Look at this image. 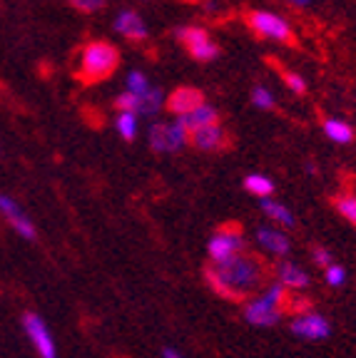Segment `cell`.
<instances>
[{
    "label": "cell",
    "mask_w": 356,
    "mask_h": 358,
    "mask_svg": "<svg viewBox=\"0 0 356 358\" xmlns=\"http://www.w3.org/2000/svg\"><path fill=\"white\" fill-rule=\"evenodd\" d=\"M287 299H289V289L284 284H274L264 291L262 296L252 299L245 306V321L252 326H274L282 313H287Z\"/></svg>",
    "instance_id": "obj_3"
},
{
    "label": "cell",
    "mask_w": 356,
    "mask_h": 358,
    "mask_svg": "<svg viewBox=\"0 0 356 358\" xmlns=\"http://www.w3.org/2000/svg\"><path fill=\"white\" fill-rule=\"evenodd\" d=\"M312 257H314V262H317L319 266H329V264L334 262V259H331V252H327L324 246H317V249L312 252Z\"/></svg>",
    "instance_id": "obj_28"
},
{
    "label": "cell",
    "mask_w": 356,
    "mask_h": 358,
    "mask_svg": "<svg viewBox=\"0 0 356 358\" xmlns=\"http://www.w3.org/2000/svg\"><path fill=\"white\" fill-rule=\"evenodd\" d=\"M147 142L157 155H174L189 145V129L179 117H174L172 122H152L147 129Z\"/></svg>",
    "instance_id": "obj_4"
},
{
    "label": "cell",
    "mask_w": 356,
    "mask_h": 358,
    "mask_svg": "<svg viewBox=\"0 0 356 358\" xmlns=\"http://www.w3.org/2000/svg\"><path fill=\"white\" fill-rule=\"evenodd\" d=\"M174 38L187 48V52L200 62H212L219 57V45L212 40V35L200 25H184L174 30Z\"/></svg>",
    "instance_id": "obj_6"
},
{
    "label": "cell",
    "mask_w": 356,
    "mask_h": 358,
    "mask_svg": "<svg viewBox=\"0 0 356 358\" xmlns=\"http://www.w3.org/2000/svg\"><path fill=\"white\" fill-rule=\"evenodd\" d=\"M150 87H152L150 78H147L142 70H130L128 78H125V90L132 92V95H142V92H147Z\"/></svg>",
    "instance_id": "obj_22"
},
{
    "label": "cell",
    "mask_w": 356,
    "mask_h": 358,
    "mask_svg": "<svg viewBox=\"0 0 356 358\" xmlns=\"http://www.w3.org/2000/svg\"><path fill=\"white\" fill-rule=\"evenodd\" d=\"M252 105H254L256 110H274L277 95H274L267 85H256V87L252 90Z\"/></svg>",
    "instance_id": "obj_23"
},
{
    "label": "cell",
    "mask_w": 356,
    "mask_h": 358,
    "mask_svg": "<svg viewBox=\"0 0 356 358\" xmlns=\"http://www.w3.org/2000/svg\"><path fill=\"white\" fill-rule=\"evenodd\" d=\"M137 115L130 110H117V117H115V129L117 134L123 137L125 142H132L135 137H137Z\"/></svg>",
    "instance_id": "obj_20"
},
{
    "label": "cell",
    "mask_w": 356,
    "mask_h": 358,
    "mask_svg": "<svg viewBox=\"0 0 356 358\" xmlns=\"http://www.w3.org/2000/svg\"><path fill=\"white\" fill-rule=\"evenodd\" d=\"M247 25L252 28V33L264 40H274V43H282V45H294V30H292L289 20L284 15H279V13L252 10L247 15Z\"/></svg>",
    "instance_id": "obj_5"
},
{
    "label": "cell",
    "mask_w": 356,
    "mask_h": 358,
    "mask_svg": "<svg viewBox=\"0 0 356 358\" xmlns=\"http://www.w3.org/2000/svg\"><path fill=\"white\" fill-rule=\"evenodd\" d=\"M334 209L346 219V222L356 224V196L354 194H339L334 196Z\"/></svg>",
    "instance_id": "obj_24"
},
{
    "label": "cell",
    "mask_w": 356,
    "mask_h": 358,
    "mask_svg": "<svg viewBox=\"0 0 356 358\" xmlns=\"http://www.w3.org/2000/svg\"><path fill=\"white\" fill-rule=\"evenodd\" d=\"M0 214H3V217L11 222V227L22 236V239H28V241L38 239V231H35V227H33V222L28 219V214L22 212V209L18 207L11 196L0 194Z\"/></svg>",
    "instance_id": "obj_13"
},
{
    "label": "cell",
    "mask_w": 356,
    "mask_h": 358,
    "mask_svg": "<svg viewBox=\"0 0 356 358\" xmlns=\"http://www.w3.org/2000/svg\"><path fill=\"white\" fill-rule=\"evenodd\" d=\"M162 358H184V356L174 351V348H162Z\"/></svg>",
    "instance_id": "obj_29"
},
{
    "label": "cell",
    "mask_w": 356,
    "mask_h": 358,
    "mask_svg": "<svg viewBox=\"0 0 356 358\" xmlns=\"http://www.w3.org/2000/svg\"><path fill=\"white\" fill-rule=\"evenodd\" d=\"M292 3H294V6H309L312 0H292Z\"/></svg>",
    "instance_id": "obj_30"
},
{
    "label": "cell",
    "mask_w": 356,
    "mask_h": 358,
    "mask_svg": "<svg viewBox=\"0 0 356 358\" xmlns=\"http://www.w3.org/2000/svg\"><path fill=\"white\" fill-rule=\"evenodd\" d=\"M282 83L287 85V90H292L294 95H304L306 92V80L299 73H292V70H282Z\"/></svg>",
    "instance_id": "obj_25"
},
{
    "label": "cell",
    "mask_w": 356,
    "mask_h": 358,
    "mask_svg": "<svg viewBox=\"0 0 356 358\" xmlns=\"http://www.w3.org/2000/svg\"><path fill=\"white\" fill-rule=\"evenodd\" d=\"M182 124L184 127L192 132V129H197V127H205V124H210V122H219V112H217V107H212L210 102H202V105H197L192 112H187V115H182Z\"/></svg>",
    "instance_id": "obj_15"
},
{
    "label": "cell",
    "mask_w": 356,
    "mask_h": 358,
    "mask_svg": "<svg viewBox=\"0 0 356 358\" xmlns=\"http://www.w3.org/2000/svg\"><path fill=\"white\" fill-rule=\"evenodd\" d=\"M67 3L80 13H97L105 6V0H67Z\"/></svg>",
    "instance_id": "obj_27"
},
{
    "label": "cell",
    "mask_w": 356,
    "mask_h": 358,
    "mask_svg": "<svg viewBox=\"0 0 356 358\" xmlns=\"http://www.w3.org/2000/svg\"><path fill=\"white\" fill-rule=\"evenodd\" d=\"M207 97L202 90L192 87V85H182V87L172 90L167 97H165V107H167V112H172L174 117H182V115H187V112H192L197 105H202Z\"/></svg>",
    "instance_id": "obj_10"
},
{
    "label": "cell",
    "mask_w": 356,
    "mask_h": 358,
    "mask_svg": "<svg viewBox=\"0 0 356 358\" xmlns=\"http://www.w3.org/2000/svg\"><path fill=\"white\" fill-rule=\"evenodd\" d=\"M187 3H202V0H187Z\"/></svg>",
    "instance_id": "obj_31"
},
{
    "label": "cell",
    "mask_w": 356,
    "mask_h": 358,
    "mask_svg": "<svg viewBox=\"0 0 356 358\" xmlns=\"http://www.w3.org/2000/svg\"><path fill=\"white\" fill-rule=\"evenodd\" d=\"M22 331L28 334V338L33 341L40 358H57V348L55 341H53L50 329L45 326V321L40 319L38 313H25L22 316Z\"/></svg>",
    "instance_id": "obj_8"
},
{
    "label": "cell",
    "mask_w": 356,
    "mask_h": 358,
    "mask_svg": "<svg viewBox=\"0 0 356 358\" xmlns=\"http://www.w3.org/2000/svg\"><path fill=\"white\" fill-rule=\"evenodd\" d=\"M277 276H279V284H284L287 289H304V286H309V274L292 262L279 264Z\"/></svg>",
    "instance_id": "obj_18"
},
{
    "label": "cell",
    "mask_w": 356,
    "mask_h": 358,
    "mask_svg": "<svg viewBox=\"0 0 356 358\" xmlns=\"http://www.w3.org/2000/svg\"><path fill=\"white\" fill-rule=\"evenodd\" d=\"M259 207H262V212L267 214L272 222H279V224H284V227H294V224H296L294 222V214L284 207L282 201H274L272 196H262Z\"/></svg>",
    "instance_id": "obj_19"
},
{
    "label": "cell",
    "mask_w": 356,
    "mask_h": 358,
    "mask_svg": "<svg viewBox=\"0 0 356 358\" xmlns=\"http://www.w3.org/2000/svg\"><path fill=\"white\" fill-rule=\"evenodd\" d=\"M115 33L123 35L130 43H145L150 30H147L145 17L137 10H120L115 15Z\"/></svg>",
    "instance_id": "obj_12"
},
{
    "label": "cell",
    "mask_w": 356,
    "mask_h": 358,
    "mask_svg": "<svg viewBox=\"0 0 356 358\" xmlns=\"http://www.w3.org/2000/svg\"><path fill=\"white\" fill-rule=\"evenodd\" d=\"M322 129H324V134H327V140H331L334 145H351L356 137V129L351 127L346 120H339V117H327Z\"/></svg>",
    "instance_id": "obj_14"
},
{
    "label": "cell",
    "mask_w": 356,
    "mask_h": 358,
    "mask_svg": "<svg viewBox=\"0 0 356 358\" xmlns=\"http://www.w3.org/2000/svg\"><path fill=\"white\" fill-rule=\"evenodd\" d=\"M227 129L222 127V122H210L205 127H197L189 132V145L202 152L222 150V147H227Z\"/></svg>",
    "instance_id": "obj_11"
},
{
    "label": "cell",
    "mask_w": 356,
    "mask_h": 358,
    "mask_svg": "<svg viewBox=\"0 0 356 358\" xmlns=\"http://www.w3.org/2000/svg\"><path fill=\"white\" fill-rule=\"evenodd\" d=\"M292 334L309 338V341H322L331 334V324H329V319H324L322 313H296L294 321H292Z\"/></svg>",
    "instance_id": "obj_9"
},
{
    "label": "cell",
    "mask_w": 356,
    "mask_h": 358,
    "mask_svg": "<svg viewBox=\"0 0 356 358\" xmlns=\"http://www.w3.org/2000/svg\"><path fill=\"white\" fill-rule=\"evenodd\" d=\"M242 249H245V236L234 224H227L219 231H214V236L207 241V254L212 262H224V259L240 254Z\"/></svg>",
    "instance_id": "obj_7"
},
{
    "label": "cell",
    "mask_w": 356,
    "mask_h": 358,
    "mask_svg": "<svg viewBox=\"0 0 356 358\" xmlns=\"http://www.w3.org/2000/svg\"><path fill=\"white\" fill-rule=\"evenodd\" d=\"M205 279L227 301H245L262 289L267 281V268L252 254H234L224 262H212L205 266Z\"/></svg>",
    "instance_id": "obj_1"
},
{
    "label": "cell",
    "mask_w": 356,
    "mask_h": 358,
    "mask_svg": "<svg viewBox=\"0 0 356 358\" xmlns=\"http://www.w3.org/2000/svg\"><path fill=\"white\" fill-rule=\"evenodd\" d=\"M162 107H165V92L155 85L147 92L137 95V117H155Z\"/></svg>",
    "instance_id": "obj_17"
},
{
    "label": "cell",
    "mask_w": 356,
    "mask_h": 358,
    "mask_svg": "<svg viewBox=\"0 0 356 358\" xmlns=\"http://www.w3.org/2000/svg\"><path fill=\"white\" fill-rule=\"evenodd\" d=\"M324 279L329 286H341L346 281V268L341 264H329L327 271H324Z\"/></svg>",
    "instance_id": "obj_26"
},
{
    "label": "cell",
    "mask_w": 356,
    "mask_h": 358,
    "mask_svg": "<svg viewBox=\"0 0 356 358\" xmlns=\"http://www.w3.org/2000/svg\"><path fill=\"white\" fill-rule=\"evenodd\" d=\"M120 67V50L107 40H90L75 60V78L83 85L107 80Z\"/></svg>",
    "instance_id": "obj_2"
},
{
    "label": "cell",
    "mask_w": 356,
    "mask_h": 358,
    "mask_svg": "<svg viewBox=\"0 0 356 358\" xmlns=\"http://www.w3.org/2000/svg\"><path fill=\"white\" fill-rule=\"evenodd\" d=\"M245 189L254 196H272L274 194V182L264 174H247L245 177Z\"/></svg>",
    "instance_id": "obj_21"
},
{
    "label": "cell",
    "mask_w": 356,
    "mask_h": 358,
    "mask_svg": "<svg viewBox=\"0 0 356 358\" xmlns=\"http://www.w3.org/2000/svg\"><path fill=\"white\" fill-rule=\"evenodd\" d=\"M256 241L267 249V252L277 254V257H284V254H289V239L287 234H282L279 229H269V227H262V229L256 231Z\"/></svg>",
    "instance_id": "obj_16"
}]
</instances>
